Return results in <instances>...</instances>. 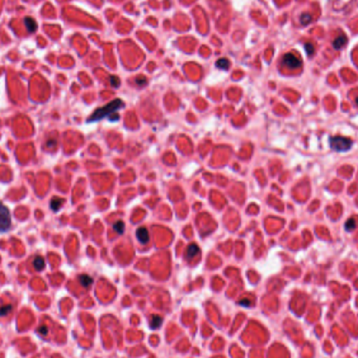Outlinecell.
I'll use <instances>...</instances> for the list:
<instances>
[{"label":"cell","instance_id":"obj_1","mask_svg":"<svg viewBox=\"0 0 358 358\" xmlns=\"http://www.w3.org/2000/svg\"><path fill=\"white\" fill-rule=\"evenodd\" d=\"M123 106V101L120 99H116L114 101L110 102L108 105L99 108L93 112V114L88 118V122H95V120H100L102 118L106 117V116L113 114L118 108Z\"/></svg>","mask_w":358,"mask_h":358},{"label":"cell","instance_id":"obj_2","mask_svg":"<svg viewBox=\"0 0 358 358\" xmlns=\"http://www.w3.org/2000/svg\"><path fill=\"white\" fill-rule=\"evenodd\" d=\"M330 147L335 152H347L351 149L353 145V140L341 136H333L329 140Z\"/></svg>","mask_w":358,"mask_h":358},{"label":"cell","instance_id":"obj_3","mask_svg":"<svg viewBox=\"0 0 358 358\" xmlns=\"http://www.w3.org/2000/svg\"><path fill=\"white\" fill-rule=\"evenodd\" d=\"M11 224H12V219H11L10 211L8 207L0 203V232H4L8 230Z\"/></svg>","mask_w":358,"mask_h":358},{"label":"cell","instance_id":"obj_4","mask_svg":"<svg viewBox=\"0 0 358 358\" xmlns=\"http://www.w3.org/2000/svg\"><path fill=\"white\" fill-rule=\"evenodd\" d=\"M282 62H283V64H284L285 66H287L288 68H298L301 65H302V62H301L300 59L292 54H285V56L283 57Z\"/></svg>","mask_w":358,"mask_h":358},{"label":"cell","instance_id":"obj_5","mask_svg":"<svg viewBox=\"0 0 358 358\" xmlns=\"http://www.w3.org/2000/svg\"><path fill=\"white\" fill-rule=\"evenodd\" d=\"M136 237H137V239L140 240V243H148V241H149V232L147 230V228H145V227H140V229H137V232H136Z\"/></svg>","mask_w":358,"mask_h":358},{"label":"cell","instance_id":"obj_6","mask_svg":"<svg viewBox=\"0 0 358 358\" xmlns=\"http://www.w3.org/2000/svg\"><path fill=\"white\" fill-rule=\"evenodd\" d=\"M24 24H25L26 29L28 33H34V31H36L38 28L37 22L35 21V19H33V18H31V17L24 18Z\"/></svg>","mask_w":358,"mask_h":358},{"label":"cell","instance_id":"obj_7","mask_svg":"<svg viewBox=\"0 0 358 358\" xmlns=\"http://www.w3.org/2000/svg\"><path fill=\"white\" fill-rule=\"evenodd\" d=\"M347 41H348V39L345 35H340L338 36L336 39L334 40V42H333V47H334L335 49H339L341 48V47L343 46V45H346Z\"/></svg>","mask_w":358,"mask_h":358},{"label":"cell","instance_id":"obj_8","mask_svg":"<svg viewBox=\"0 0 358 358\" xmlns=\"http://www.w3.org/2000/svg\"><path fill=\"white\" fill-rule=\"evenodd\" d=\"M199 251H200L199 247H198L196 244H191V245L188 247V250H186V257H188L189 259H192V258L195 257Z\"/></svg>","mask_w":358,"mask_h":358},{"label":"cell","instance_id":"obj_9","mask_svg":"<svg viewBox=\"0 0 358 358\" xmlns=\"http://www.w3.org/2000/svg\"><path fill=\"white\" fill-rule=\"evenodd\" d=\"M33 264L36 270H42L45 267V261L42 257H36L33 261Z\"/></svg>","mask_w":358,"mask_h":358},{"label":"cell","instance_id":"obj_10","mask_svg":"<svg viewBox=\"0 0 358 358\" xmlns=\"http://www.w3.org/2000/svg\"><path fill=\"white\" fill-rule=\"evenodd\" d=\"M79 280H80V283H81V285L83 287H89L91 284H92V278L91 277H89V275H87V274H82V275H80V278H79Z\"/></svg>","mask_w":358,"mask_h":358},{"label":"cell","instance_id":"obj_11","mask_svg":"<svg viewBox=\"0 0 358 358\" xmlns=\"http://www.w3.org/2000/svg\"><path fill=\"white\" fill-rule=\"evenodd\" d=\"M63 204V199H61V198H52L51 201V207L52 211H59L60 209V207L62 206Z\"/></svg>","mask_w":358,"mask_h":358},{"label":"cell","instance_id":"obj_12","mask_svg":"<svg viewBox=\"0 0 358 358\" xmlns=\"http://www.w3.org/2000/svg\"><path fill=\"white\" fill-rule=\"evenodd\" d=\"M216 66H217L218 68L223 69V70H226L227 68H228V66H229V62H228V60H227V59L222 58V59H220V60L217 61Z\"/></svg>","mask_w":358,"mask_h":358},{"label":"cell","instance_id":"obj_13","mask_svg":"<svg viewBox=\"0 0 358 358\" xmlns=\"http://www.w3.org/2000/svg\"><path fill=\"white\" fill-rule=\"evenodd\" d=\"M113 228L118 234H123L125 230V223L123 221H117V222L113 224Z\"/></svg>","mask_w":358,"mask_h":358},{"label":"cell","instance_id":"obj_14","mask_svg":"<svg viewBox=\"0 0 358 358\" xmlns=\"http://www.w3.org/2000/svg\"><path fill=\"white\" fill-rule=\"evenodd\" d=\"M345 228L347 232H351V230L356 228V222H355L354 219H349L345 224Z\"/></svg>","mask_w":358,"mask_h":358},{"label":"cell","instance_id":"obj_15","mask_svg":"<svg viewBox=\"0 0 358 358\" xmlns=\"http://www.w3.org/2000/svg\"><path fill=\"white\" fill-rule=\"evenodd\" d=\"M161 321H163V320H161L160 316H158V315L152 316V320H151V327H152V328H158L159 326H160Z\"/></svg>","mask_w":358,"mask_h":358},{"label":"cell","instance_id":"obj_16","mask_svg":"<svg viewBox=\"0 0 358 358\" xmlns=\"http://www.w3.org/2000/svg\"><path fill=\"white\" fill-rule=\"evenodd\" d=\"M12 308H13L12 305H3V306H1L0 307V316L6 315L12 310Z\"/></svg>","mask_w":358,"mask_h":358},{"label":"cell","instance_id":"obj_17","mask_svg":"<svg viewBox=\"0 0 358 358\" xmlns=\"http://www.w3.org/2000/svg\"><path fill=\"white\" fill-rule=\"evenodd\" d=\"M305 49H306V52L308 56H312V54H314V46L312 45V43L308 42L305 44Z\"/></svg>","mask_w":358,"mask_h":358},{"label":"cell","instance_id":"obj_18","mask_svg":"<svg viewBox=\"0 0 358 358\" xmlns=\"http://www.w3.org/2000/svg\"><path fill=\"white\" fill-rule=\"evenodd\" d=\"M311 21V16L309 15V14H303L302 16H301V22H302V24H304V25H306L309 22Z\"/></svg>","mask_w":358,"mask_h":358},{"label":"cell","instance_id":"obj_19","mask_svg":"<svg viewBox=\"0 0 358 358\" xmlns=\"http://www.w3.org/2000/svg\"><path fill=\"white\" fill-rule=\"evenodd\" d=\"M110 83L113 87H118V86H120V79L115 76L110 77Z\"/></svg>","mask_w":358,"mask_h":358},{"label":"cell","instance_id":"obj_20","mask_svg":"<svg viewBox=\"0 0 358 358\" xmlns=\"http://www.w3.org/2000/svg\"><path fill=\"white\" fill-rule=\"evenodd\" d=\"M146 82H147V80H146V77H137V79H136V83L140 86L145 85Z\"/></svg>","mask_w":358,"mask_h":358},{"label":"cell","instance_id":"obj_21","mask_svg":"<svg viewBox=\"0 0 358 358\" xmlns=\"http://www.w3.org/2000/svg\"><path fill=\"white\" fill-rule=\"evenodd\" d=\"M239 304L241 305V306H246V307H249L250 306V301L247 300V298H244V300H241L240 302H239Z\"/></svg>","mask_w":358,"mask_h":358},{"label":"cell","instance_id":"obj_22","mask_svg":"<svg viewBox=\"0 0 358 358\" xmlns=\"http://www.w3.org/2000/svg\"><path fill=\"white\" fill-rule=\"evenodd\" d=\"M38 331H39V333H41L42 335H45V334H47V328L45 327V326H43V327H41L40 329L38 330Z\"/></svg>","mask_w":358,"mask_h":358},{"label":"cell","instance_id":"obj_23","mask_svg":"<svg viewBox=\"0 0 358 358\" xmlns=\"http://www.w3.org/2000/svg\"><path fill=\"white\" fill-rule=\"evenodd\" d=\"M54 143H56V141H54V140H48V141H47V146H48V147H52Z\"/></svg>","mask_w":358,"mask_h":358},{"label":"cell","instance_id":"obj_24","mask_svg":"<svg viewBox=\"0 0 358 358\" xmlns=\"http://www.w3.org/2000/svg\"><path fill=\"white\" fill-rule=\"evenodd\" d=\"M355 102H356V105H357V106H358V97H357V99H356V101H355Z\"/></svg>","mask_w":358,"mask_h":358}]
</instances>
